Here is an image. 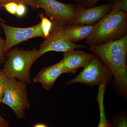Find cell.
<instances>
[{
	"label": "cell",
	"instance_id": "cell-20",
	"mask_svg": "<svg viewBox=\"0 0 127 127\" xmlns=\"http://www.w3.org/2000/svg\"><path fill=\"white\" fill-rule=\"evenodd\" d=\"M102 0H75L77 4L84 6L87 8L94 7L97 2Z\"/></svg>",
	"mask_w": 127,
	"mask_h": 127
},
{
	"label": "cell",
	"instance_id": "cell-8",
	"mask_svg": "<svg viewBox=\"0 0 127 127\" xmlns=\"http://www.w3.org/2000/svg\"><path fill=\"white\" fill-rule=\"evenodd\" d=\"M0 26L5 35V55L12 47L24 41L36 37L44 39L41 22L31 27L22 28L11 26L0 21Z\"/></svg>",
	"mask_w": 127,
	"mask_h": 127
},
{
	"label": "cell",
	"instance_id": "cell-22",
	"mask_svg": "<svg viewBox=\"0 0 127 127\" xmlns=\"http://www.w3.org/2000/svg\"><path fill=\"white\" fill-rule=\"evenodd\" d=\"M26 5L23 4H18L17 9L16 15L19 17H22L25 15L27 11Z\"/></svg>",
	"mask_w": 127,
	"mask_h": 127
},
{
	"label": "cell",
	"instance_id": "cell-23",
	"mask_svg": "<svg viewBox=\"0 0 127 127\" xmlns=\"http://www.w3.org/2000/svg\"><path fill=\"white\" fill-rule=\"evenodd\" d=\"M0 127H9L8 122L0 116Z\"/></svg>",
	"mask_w": 127,
	"mask_h": 127
},
{
	"label": "cell",
	"instance_id": "cell-1",
	"mask_svg": "<svg viewBox=\"0 0 127 127\" xmlns=\"http://www.w3.org/2000/svg\"><path fill=\"white\" fill-rule=\"evenodd\" d=\"M94 55L99 57L112 73L113 87L120 97L127 100V34L116 40L90 46Z\"/></svg>",
	"mask_w": 127,
	"mask_h": 127
},
{
	"label": "cell",
	"instance_id": "cell-10",
	"mask_svg": "<svg viewBox=\"0 0 127 127\" xmlns=\"http://www.w3.org/2000/svg\"><path fill=\"white\" fill-rule=\"evenodd\" d=\"M62 61L63 73L75 74L78 69L84 67L92 60L95 55L81 50H73L64 53Z\"/></svg>",
	"mask_w": 127,
	"mask_h": 127
},
{
	"label": "cell",
	"instance_id": "cell-17",
	"mask_svg": "<svg viewBox=\"0 0 127 127\" xmlns=\"http://www.w3.org/2000/svg\"><path fill=\"white\" fill-rule=\"evenodd\" d=\"M8 78L0 67V103H1Z\"/></svg>",
	"mask_w": 127,
	"mask_h": 127
},
{
	"label": "cell",
	"instance_id": "cell-9",
	"mask_svg": "<svg viewBox=\"0 0 127 127\" xmlns=\"http://www.w3.org/2000/svg\"><path fill=\"white\" fill-rule=\"evenodd\" d=\"M112 3L87 8L76 4L75 12V24L94 25L112 10Z\"/></svg>",
	"mask_w": 127,
	"mask_h": 127
},
{
	"label": "cell",
	"instance_id": "cell-14",
	"mask_svg": "<svg viewBox=\"0 0 127 127\" xmlns=\"http://www.w3.org/2000/svg\"><path fill=\"white\" fill-rule=\"evenodd\" d=\"M39 16L41 19L42 30L44 39H45L50 36L51 34L53 28L52 22L50 19L46 17L43 13H39Z\"/></svg>",
	"mask_w": 127,
	"mask_h": 127
},
{
	"label": "cell",
	"instance_id": "cell-12",
	"mask_svg": "<svg viewBox=\"0 0 127 127\" xmlns=\"http://www.w3.org/2000/svg\"><path fill=\"white\" fill-rule=\"evenodd\" d=\"M95 25L67 24L62 25L64 34L68 41L73 43L87 39L94 29Z\"/></svg>",
	"mask_w": 127,
	"mask_h": 127
},
{
	"label": "cell",
	"instance_id": "cell-3",
	"mask_svg": "<svg viewBox=\"0 0 127 127\" xmlns=\"http://www.w3.org/2000/svg\"><path fill=\"white\" fill-rule=\"evenodd\" d=\"M37 52L36 48L26 51L16 48L9 51L5 54L2 71L9 78L17 79L30 85L31 68L36 62Z\"/></svg>",
	"mask_w": 127,
	"mask_h": 127
},
{
	"label": "cell",
	"instance_id": "cell-24",
	"mask_svg": "<svg viewBox=\"0 0 127 127\" xmlns=\"http://www.w3.org/2000/svg\"><path fill=\"white\" fill-rule=\"evenodd\" d=\"M32 127H48L47 125L42 123H38L35 124Z\"/></svg>",
	"mask_w": 127,
	"mask_h": 127
},
{
	"label": "cell",
	"instance_id": "cell-21",
	"mask_svg": "<svg viewBox=\"0 0 127 127\" xmlns=\"http://www.w3.org/2000/svg\"><path fill=\"white\" fill-rule=\"evenodd\" d=\"M5 43V40L2 39L0 33V64L4 63L5 60V55L4 53Z\"/></svg>",
	"mask_w": 127,
	"mask_h": 127
},
{
	"label": "cell",
	"instance_id": "cell-5",
	"mask_svg": "<svg viewBox=\"0 0 127 127\" xmlns=\"http://www.w3.org/2000/svg\"><path fill=\"white\" fill-rule=\"evenodd\" d=\"M27 84L15 78H8L1 103L10 107L19 119L25 117V111L31 106L28 100Z\"/></svg>",
	"mask_w": 127,
	"mask_h": 127
},
{
	"label": "cell",
	"instance_id": "cell-4",
	"mask_svg": "<svg viewBox=\"0 0 127 127\" xmlns=\"http://www.w3.org/2000/svg\"><path fill=\"white\" fill-rule=\"evenodd\" d=\"M113 77L111 70L102 63L99 57L95 55L82 71L75 78L68 81L66 84L79 83L94 87L101 83H111Z\"/></svg>",
	"mask_w": 127,
	"mask_h": 127
},
{
	"label": "cell",
	"instance_id": "cell-2",
	"mask_svg": "<svg viewBox=\"0 0 127 127\" xmlns=\"http://www.w3.org/2000/svg\"><path fill=\"white\" fill-rule=\"evenodd\" d=\"M127 32V13L112 10L95 25L86 43L90 46L104 44L120 39Z\"/></svg>",
	"mask_w": 127,
	"mask_h": 127
},
{
	"label": "cell",
	"instance_id": "cell-6",
	"mask_svg": "<svg viewBox=\"0 0 127 127\" xmlns=\"http://www.w3.org/2000/svg\"><path fill=\"white\" fill-rule=\"evenodd\" d=\"M53 28L50 36L43 41L37 50L36 61L46 53L50 51L66 53L77 48L87 47L85 45L76 44L68 41L64 34L62 25L55 21H52Z\"/></svg>",
	"mask_w": 127,
	"mask_h": 127
},
{
	"label": "cell",
	"instance_id": "cell-18",
	"mask_svg": "<svg viewBox=\"0 0 127 127\" xmlns=\"http://www.w3.org/2000/svg\"><path fill=\"white\" fill-rule=\"evenodd\" d=\"M112 5V10L127 13V0H115Z\"/></svg>",
	"mask_w": 127,
	"mask_h": 127
},
{
	"label": "cell",
	"instance_id": "cell-11",
	"mask_svg": "<svg viewBox=\"0 0 127 127\" xmlns=\"http://www.w3.org/2000/svg\"><path fill=\"white\" fill-rule=\"evenodd\" d=\"M63 73V65L61 60L53 65L43 68L33 78V81L35 83H41L43 89L49 91Z\"/></svg>",
	"mask_w": 127,
	"mask_h": 127
},
{
	"label": "cell",
	"instance_id": "cell-25",
	"mask_svg": "<svg viewBox=\"0 0 127 127\" xmlns=\"http://www.w3.org/2000/svg\"><path fill=\"white\" fill-rule=\"evenodd\" d=\"M0 21L2 22H4V20H3V19L1 18V17H0Z\"/></svg>",
	"mask_w": 127,
	"mask_h": 127
},
{
	"label": "cell",
	"instance_id": "cell-13",
	"mask_svg": "<svg viewBox=\"0 0 127 127\" xmlns=\"http://www.w3.org/2000/svg\"><path fill=\"white\" fill-rule=\"evenodd\" d=\"M106 85L101 83L98 85L96 100L100 111V120L97 127H112V123L107 118L104 109V96Z\"/></svg>",
	"mask_w": 127,
	"mask_h": 127
},
{
	"label": "cell",
	"instance_id": "cell-15",
	"mask_svg": "<svg viewBox=\"0 0 127 127\" xmlns=\"http://www.w3.org/2000/svg\"><path fill=\"white\" fill-rule=\"evenodd\" d=\"M112 127H127V111L119 112L113 116Z\"/></svg>",
	"mask_w": 127,
	"mask_h": 127
},
{
	"label": "cell",
	"instance_id": "cell-19",
	"mask_svg": "<svg viewBox=\"0 0 127 127\" xmlns=\"http://www.w3.org/2000/svg\"><path fill=\"white\" fill-rule=\"evenodd\" d=\"M18 4L15 2H10L3 5L2 8H4L6 10L12 15H16Z\"/></svg>",
	"mask_w": 127,
	"mask_h": 127
},
{
	"label": "cell",
	"instance_id": "cell-16",
	"mask_svg": "<svg viewBox=\"0 0 127 127\" xmlns=\"http://www.w3.org/2000/svg\"><path fill=\"white\" fill-rule=\"evenodd\" d=\"M10 2H15L18 4H24L34 10L38 8L36 0H0V8H2L3 5Z\"/></svg>",
	"mask_w": 127,
	"mask_h": 127
},
{
	"label": "cell",
	"instance_id": "cell-7",
	"mask_svg": "<svg viewBox=\"0 0 127 127\" xmlns=\"http://www.w3.org/2000/svg\"><path fill=\"white\" fill-rule=\"evenodd\" d=\"M38 8L43 9L45 16L61 25L74 24L76 4H66L56 0H36Z\"/></svg>",
	"mask_w": 127,
	"mask_h": 127
}]
</instances>
